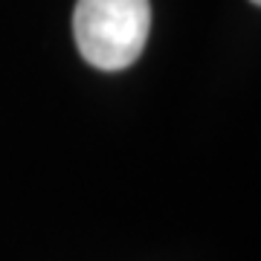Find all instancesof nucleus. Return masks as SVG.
<instances>
[{
    "mask_svg": "<svg viewBox=\"0 0 261 261\" xmlns=\"http://www.w3.org/2000/svg\"><path fill=\"white\" fill-rule=\"evenodd\" d=\"M151 29L148 0H79L73 32L79 53L96 70L130 67L145 49Z\"/></svg>",
    "mask_w": 261,
    "mask_h": 261,
    "instance_id": "1",
    "label": "nucleus"
},
{
    "mask_svg": "<svg viewBox=\"0 0 261 261\" xmlns=\"http://www.w3.org/2000/svg\"><path fill=\"white\" fill-rule=\"evenodd\" d=\"M252 3H255V6H261V0H252Z\"/></svg>",
    "mask_w": 261,
    "mask_h": 261,
    "instance_id": "2",
    "label": "nucleus"
}]
</instances>
